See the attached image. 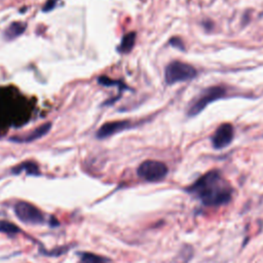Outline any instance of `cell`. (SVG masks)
Masks as SVG:
<instances>
[{"label": "cell", "mask_w": 263, "mask_h": 263, "mask_svg": "<svg viewBox=\"0 0 263 263\" xmlns=\"http://www.w3.org/2000/svg\"><path fill=\"white\" fill-rule=\"evenodd\" d=\"M234 129L231 124H220L214 135L212 136V144L215 149H223L227 147L233 140Z\"/></svg>", "instance_id": "6"}, {"label": "cell", "mask_w": 263, "mask_h": 263, "mask_svg": "<svg viewBox=\"0 0 263 263\" xmlns=\"http://www.w3.org/2000/svg\"><path fill=\"white\" fill-rule=\"evenodd\" d=\"M226 96V89L222 86L210 87L203 90L201 94L191 101L187 109V115L194 117L199 115L212 102L222 99Z\"/></svg>", "instance_id": "2"}, {"label": "cell", "mask_w": 263, "mask_h": 263, "mask_svg": "<svg viewBox=\"0 0 263 263\" xmlns=\"http://www.w3.org/2000/svg\"><path fill=\"white\" fill-rule=\"evenodd\" d=\"M15 214L24 223L41 224L45 221L42 212L34 205L27 201H19L15 205Z\"/></svg>", "instance_id": "5"}, {"label": "cell", "mask_w": 263, "mask_h": 263, "mask_svg": "<svg viewBox=\"0 0 263 263\" xmlns=\"http://www.w3.org/2000/svg\"><path fill=\"white\" fill-rule=\"evenodd\" d=\"M185 191L197 198L205 207H221L227 205L232 198V185L218 170H212L200 177Z\"/></svg>", "instance_id": "1"}, {"label": "cell", "mask_w": 263, "mask_h": 263, "mask_svg": "<svg viewBox=\"0 0 263 263\" xmlns=\"http://www.w3.org/2000/svg\"><path fill=\"white\" fill-rule=\"evenodd\" d=\"M131 123L129 121H115L109 122L101 125V128L98 130L96 136L98 139H106L110 136H113L117 133H121L124 130L131 128Z\"/></svg>", "instance_id": "7"}, {"label": "cell", "mask_w": 263, "mask_h": 263, "mask_svg": "<svg viewBox=\"0 0 263 263\" xmlns=\"http://www.w3.org/2000/svg\"><path fill=\"white\" fill-rule=\"evenodd\" d=\"M136 41V33L135 32H129L124 35L120 46H118L117 50L121 54H129L131 50L134 48Z\"/></svg>", "instance_id": "11"}, {"label": "cell", "mask_w": 263, "mask_h": 263, "mask_svg": "<svg viewBox=\"0 0 263 263\" xmlns=\"http://www.w3.org/2000/svg\"><path fill=\"white\" fill-rule=\"evenodd\" d=\"M98 82L100 84H102V86L104 87H112V86H118L120 87L122 82L121 81H116V80H112L111 78L107 77V76H99L98 77Z\"/></svg>", "instance_id": "14"}, {"label": "cell", "mask_w": 263, "mask_h": 263, "mask_svg": "<svg viewBox=\"0 0 263 263\" xmlns=\"http://www.w3.org/2000/svg\"><path fill=\"white\" fill-rule=\"evenodd\" d=\"M79 255V263H106V259L101 257L97 254H93L89 252L78 253Z\"/></svg>", "instance_id": "12"}, {"label": "cell", "mask_w": 263, "mask_h": 263, "mask_svg": "<svg viewBox=\"0 0 263 263\" xmlns=\"http://www.w3.org/2000/svg\"><path fill=\"white\" fill-rule=\"evenodd\" d=\"M170 45H171L173 47H176V48L180 49V50H184L185 49L183 41L179 37H173V38L170 39Z\"/></svg>", "instance_id": "15"}, {"label": "cell", "mask_w": 263, "mask_h": 263, "mask_svg": "<svg viewBox=\"0 0 263 263\" xmlns=\"http://www.w3.org/2000/svg\"><path fill=\"white\" fill-rule=\"evenodd\" d=\"M52 129V124L50 123H46L44 124L39 125L38 128H36L34 131H32L30 134H28L25 138H19V139H13L15 142H20V143H29L36 141L42 137H45L46 135L48 134V132Z\"/></svg>", "instance_id": "8"}, {"label": "cell", "mask_w": 263, "mask_h": 263, "mask_svg": "<svg viewBox=\"0 0 263 263\" xmlns=\"http://www.w3.org/2000/svg\"><path fill=\"white\" fill-rule=\"evenodd\" d=\"M26 27L27 26L25 23L14 22L6 28V30L4 32V37L8 40H12V39L19 37L25 32V30H26Z\"/></svg>", "instance_id": "10"}, {"label": "cell", "mask_w": 263, "mask_h": 263, "mask_svg": "<svg viewBox=\"0 0 263 263\" xmlns=\"http://www.w3.org/2000/svg\"><path fill=\"white\" fill-rule=\"evenodd\" d=\"M56 2H57V0H48V1L46 3L45 7L42 8V11H44V12L52 11L53 8L56 6Z\"/></svg>", "instance_id": "16"}, {"label": "cell", "mask_w": 263, "mask_h": 263, "mask_svg": "<svg viewBox=\"0 0 263 263\" xmlns=\"http://www.w3.org/2000/svg\"><path fill=\"white\" fill-rule=\"evenodd\" d=\"M21 232L22 230L20 227H18L15 224L10 221H4V220H1V221H0V232L6 233V234H16V233H20Z\"/></svg>", "instance_id": "13"}, {"label": "cell", "mask_w": 263, "mask_h": 263, "mask_svg": "<svg viewBox=\"0 0 263 263\" xmlns=\"http://www.w3.org/2000/svg\"><path fill=\"white\" fill-rule=\"evenodd\" d=\"M24 171L26 172L28 175H32V176H37L40 174L38 165L36 163L31 162V160H27V162H24L18 166H15L12 170V172L15 175L21 174Z\"/></svg>", "instance_id": "9"}, {"label": "cell", "mask_w": 263, "mask_h": 263, "mask_svg": "<svg viewBox=\"0 0 263 263\" xmlns=\"http://www.w3.org/2000/svg\"><path fill=\"white\" fill-rule=\"evenodd\" d=\"M169 173V169L166 164L158 160H145L143 162L138 170L137 174L141 179L147 182H159L164 180Z\"/></svg>", "instance_id": "4"}, {"label": "cell", "mask_w": 263, "mask_h": 263, "mask_svg": "<svg viewBox=\"0 0 263 263\" xmlns=\"http://www.w3.org/2000/svg\"><path fill=\"white\" fill-rule=\"evenodd\" d=\"M198 75V71L192 65L173 61L170 63L165 70V79L168 84H175L177 82H184L193 79Z\"/></svg>", "instance_id": "3"}]
</instances>
